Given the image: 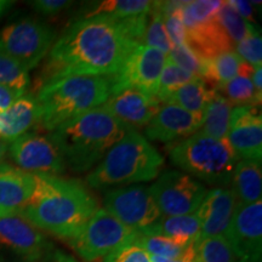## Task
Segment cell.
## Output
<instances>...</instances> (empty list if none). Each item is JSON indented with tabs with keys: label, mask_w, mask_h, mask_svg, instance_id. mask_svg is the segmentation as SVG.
Segmentation results:
<instances>
[{
	"label": "cell",
	"mask_w": 262,
	"mask_h": 262,
	"mask_svg": "<svg viewBox=\"0 0 262 262\" xmlns=\"http://www.w3.org/2000/svg\"><path fill=\"white\" fill-rule=\"evenodd\" d=\"M148 14L123 19L93 16L68 26L49 51L40 86L70 75L119 73L142 44Z\"/></svg>",
	"instance_id": "1"
},
{
	"label": "cell",
	"mask_w": 262,
	"mask_h": 262,
	"mask_svg": "<svg viewBox=\"0 0 262 262\" xmlns=\"http://www.w3.org/2000/svg\"><path fill=\"white\" fill-rule=\"evenodd\" d=\"M33 175L34 189L19 216L34 227L72 241L98 210L97 201L75 180Z\"/></svg>",
	"instance_id": "2"
},
{
	"label": "cell",
	"mask_w": 262,
	"mask_h": 262,
	"mask_svg": "<svg viewBox=\"0 0 262 262\" xmlns=\"http://www.w3.org/2000/svg\"><path fill=\"white\" fill-rule=\"evenodd\" d=\"M129 130L101 106L52 130L50 140L60 152L66 168L81 173L95 168Z\"/></svg>",
	"instance_id": "3"
},
{
	"label": "cell",
	"mask_w": 262,
	"mask_h": 262,
	"mask_svg": "<svg viewBox=\"0 0 262 262\" xmlns=\"http://www.w3.org/2000/svg\"><path fill=\"white\" fill-rule=\"evenodd\" d=\"M114 94V75H70L48 81L39 89L42 129L52 131L68 120L101 107Z\"/></svg>",
	"instance_id": "4"
},
{
	"label": "cell",
	"mask_w": 262,
	"mask_h": 262,
	"mask_svg": "<svg viewBox=\"0 0 262 262\" xmlns=\"http://www.w3.org/2000/svg\"><path fill=\"white\" fill-rule=\"evenodd\" d=\"M164 159L136 130H129L86 176L91 188L146 182L158 178Z\"/></svg>",
	"instance_id": "5"
},
{
	"label": "cell",
	"mask_w": 262,
	"mask_h": 262,
	"mask_svg": "<svg viewBox=\"0 0 262 262\" xmlns=\"http://www.w3.org/2000/svg\"><path fill=\"white\" fill-rule=\"evenodd\" d=\"M169 157L182 172L220 186L232 181L239 159L227 139H215L201 130L172 146Z\"/></svg>",
	"instance_id": "6"
},
{
	"label": "cell",
	"mask_w": 262,
	"mask_h": 262,
	"mask_svg": "<svg viewBox=\"0 0 262 262\" xmlns=\"http://www.w3.org/2000/svg\"><path fill=\"white\" fill-rule=\"evenodd\" d=\"M56 34L37 19H21L0 31V49L28 72L40 63L54 45Z\"/></svg>",
	"instance_id": "7"
},
{
	"label": "cell",
	"mask_w": 262,
	"mask_h": 262,
	"mask_svg": "<svg viewBox=\"0 0 262 262\" xmlns=\"http://www.w3.org/2000/svg\"><path fill=\"white\" fill-rule=\"evenodd\" d=\"M136 233L107 210L98 209L80 233L72 239V247L83 260L91 262L133 242Z\"/></svg>",
	"instance_id": "8"
},
{
	"label": "cell",
	"mask_w": 262,
	"mask_h": 262,
	"mask_svg": "<svg viewBox=\"0 0 262 262\" xmlns=\"http://www.w3.org/2000/svg\"><path fill=\"white\" fill-rule=\"evenodd\" d=\"M148 189L164 217L193 214L208 192L201 182L178 170L162 173Z\"/></svg>",
	"instance_id": "9"
},
{
	"label": "cell",
	"mask_w": 262,
	"mask_h": 262,
	"mask_svg": "<svg viewBox=\"0 0 262 262\" xmlns=\"http://www.w3.org/2000/svg\"><path fill=\"white\" fill-rule=\"evenodd\" d=\"M104 210L134 231L145 229L162 217L149 189L131 186L114 189L104 196Z\"/></svg>",
	"instance_id": "10"
},
{
	"label": "cell",
	"mask_w": 262,
	"mask_h": 262,
	"mask_svg": "<svg viewBox=\"0 0 262 262\" xmlns=\"http://www.w3.org/2000/svg\"><path fill=\"white\" fill-rule=\"evenodd\" d=\"M166 57L168 55L158 49L139 45L131 52L123 70L114 74V94L125 89H136L156 97Z\"/></svg>",
	"instance_id": "11"
},
{
	"label": "cell",
	"mask_w": 262,
	"mask_h": 262,
	"mask_svg": "<svg viewBox=\"0 0 262 262\" xmlns=\"http://www.w3.org/2000/svg\"><path fill=\"white\" fill-rule=\"evenodd\" d=\"M8 152L16 165L26 172L52 176L64 172L63 160L50 137L26 133L10 142Z\"/></svg>",
	"instance_id": "12"
},
{
	"label": "cell",
	"mask_w": 262,
	"mask_h": 262,
	"mask_svg": "<svg viewBox=\"0 0 262 262\" xmlns=\"http://www.w3.org/2000/svg\"><path fill=\"white\" fill-rule=\"evenodd\" d=\"M224 237L239 262H260L262 251V201L241 204Z\"/></svg>",
	"instance_id": "13"
},
{
	"label": "cell",
	"mask_w": 262,
	"mask_h": 262,
	"mask_svg": "<svg viewBox=\"0 0 262 262\" xmlns=\"http://www.w3.org/2000/svg\"><path fill=\"white\" fill-rule=\"evenodd\" d=\"M227 140L238 158L261 162L262 117L255 106H238L229 117Z\"/></svg>",
	"instance_id": "14"
},
{
	"label": "cell",
	"mask_w": 262,
	"mask_h": 262,
	"mask_svg": "<svg viewBox=\"0 0 262 262\" xmlns=\"http://www.w3.org/2000/svg\"><path fill=\"white\" fill-rule=\"evenodd\" d=\"M237 205L238 199L233 189L215 188L206 192L204 201L195 211L201 220V232L195 243L206 238L225 235Z\"/></svg>",
	"instance_id": "15"
},
{
	"label": "cell",
	"mask_w": 262,
	"mask_h": 262,
	"mask_svg": "<svg viewBox=\"0 0 262 262\" xmlns=\"http://www.w3.org/2000/svg\"><path fill=\"white\" fill-rule=\"evenodd\" d=\"M204 117L196 116L172 103H160L158 112L146 126L145 134L149 140L160 142L188 137L198 133Z\"/></svg>",
	"instance_id": "16"
},
{
	"label": "cell",
	"mask_w": 262,
	"mask_h": 262,
	"mask_svg": "<svg viewBox=\"0 0 262 262\" xmlns=\"http://www.w3.org/2000/svg\"><path fill=\"white\" fill-rule=\"evenodd\" d=\"M160 101L136 89H125L113 94L103 107L117 119L129 127L147 126L160 107Z\"/></svg>",
	"instance_id": "17"
},
{
	"label": "cell",
	"mask_w": 262,
	"mask_h": 262,
	"mask_svg": "<svg viewBox=\"0 0 262 262\" xmlns=\"http://www.w3.org/2000/svg\"><path fill=\"white\" fill-rule=\"evenodd\" d=\"M0 245L29 260L41 257L49 247L40 232L21 216L0 219Z\"/></svg>",
	"instance_id": "18"
},
{
	"label": "cell",
	"mask_w": 262,
	"mask_h": 262,
	"mask_svg": "<svg viewBox=\"0 0 262 262\" xmlns=\"http://www.w3.org/2000/svg\"><path fill=\"white\" fill-rule=\"evenodd\" d=\"M34 189V175L4 164L0 166V219L19 216Z\"/></svg>",
	"instance_id": "19"
},
{
	"label": "cell",
	"mask_w": 262,
	"mask_h": 262,
	"mask_svg": "<svg viewBox=\"0 0 262 262\" xmlns=\"http://www.w3.org/2000/svg\"><path fill=\"white\" fill-rule=\"evenodd\" d=\"M186 45L201 58L210 61L224 52L233 51L234 42L216 17L195 28L186 29Z\"/></svg>",
	"instance_id": "20"
},
{
	"label": "cell",
	"mask_w": 262,
	"mask_h": 262,
	"mask_svg": "<svg viewBox=\"0 0 262 262\" xmlns=\"http://www.w3.org/2000/svg\"><path fill=\"white\" fill-rule=\"evenodd\" d=\"M39 117L40 110L37 98L25 94L5 112L0 113V139L12 142L39 123Z\"/></svg>",
	"instance_id": "21"
},
{
	"label": "cell",
	"mask_w": 262,
	"mask_h": 262,
	"mask_svg": "<svg viewBox=\"0 0 262 262\" xmlns=\"http://www.w3.org/2000/svg\"><path fill=\"white\" fill-rule=\"evenodd\" d=\"M141 233L159 234L172 239L180 247L187 248L189 244L195 243L201 232V220L195 212L182 216L160 217L156 224L141 229Z\"/></svg>",
	"instance_id": "22"
},
{
	"label": "cell",
	"mask_w": 262,
	"mask_h": 262,
	"mask_svg": "<svg viewBox=\"0 0 262 262\" xmlns=\"http://www.w3.org/2000/svg\"><path fill=\"white\" fill-rule=\"evenodd\" d=\"M233 192L241 204H253L261 201L262 172L261 162L239 160L235 165L233 175Z\"/></svg>",
	"instance_id": "23"
},
{
	"label": "cell",
	"mask_w": 262,
	"mask_h": 262,
	"mask_svg": "<svg viewBox=\"0 0 262 262\" xmlns=\"http://www.w3.org/2000/svg\"><path fill=\"white\" fill-rule=\"evenodd\" d=\"M242 62L243 60L237 52H224L214 60L204 61L201 78L211 90L220 91L228 81L237 77Z\"/></svg>",
	"instance_id": "24"
},
{
	"label": "cell",
	"mask_w": 262,
	"mask_h": 262,
	"mask_svg": "<svg viewBox=\"0 0 262 262\" xmlns=\"http://www.w3.org/2000/svg\"><path fill=\"white\" fill-rule=\"evenodd\" d=\"M214 93L215 90H211L202 78H194L176 90L166 103L176 104L189 113L204 117L206 107Z\"/></svg>",
	"instance_id": "25"
},
{
	"label": "cell",
	"mask_w": 262,
	"mask_h": 262,
	"mask_svg": "<svg viewBox=\"0 0 262 262\" xmlns=\"http://www.w3.org/2000/svg\"><path fill=\"white\" fill-rule=\"evenodd\" d=\"M231 112L232 103L220 91H215L204 112L201 131L215 139H227Z\"/></svg>",
	"instance_id": "26"
},
{
	"label": "cell",
	"mask_w": 262,
	"mask_h": 262,
	"mask_svg": "<svg viewBox=\"0 0 262 262\" xmlns=\"http://www.w3.org/2000/svg\"><path fill=\"white\" fill-rule=\"evenodd\" d=\"M254 68L247 62H242L239 67L238 75L222 88L225 94L227 95V100L232 104L238 106H255L261 104V95H258L255 90L253 81Z\"/></svg>",
	"instance_id": "27"
},
{
	"label": "cell",
	"mask_w": 262,
	"mask_h": 262,
	"mask_svg": "<svg viewBox=\"0 0 262 262\" xmlns=\"http://www.w3.org/2000/svg\"><path fill=\"white\" fill-rule=\"evenodd\" d=\"M153 2L149 0H106L101 2L88 12L84 17L107 16V17L123 19L134 16L147 15L152 9Z\"/></svg>",
	"instance_id": "28"
},
{
	"label": "cell",
	"mask_w": 262,
	"mask_h": 262,
	"mask_svg": "<svg viewBox=\"0 0 262 262\" xmlns=\"http://www.w3.org/2000/svg\"><path fill=\"white\" fill-rule=\"evenodd\" d=\"M142 45L158 49L166 55L171 50L172 44L168 37V33H166L165 25H164L160 2H153L152 9L148 14V22H147L146 32L142 39Z\"/></svg>",
	"instance_id": "29"
},
{
	"label": "cell",
	"mask_w": 262,
	"mask_h": 262,
	"mask_svg": "<svg viewBox=\"0 0 262 262\" xmlns=\"http://www.w3.org/2000/svg\"><path fill=\"white\" fill-rule=\"evenodd\" d=\"M194 262H239L224 235L203 239L194 244Z\"/></svg>",
	"instance_id": "30"
},
{
	"label": "cell",
	"mask_w": 262,
	"mask_h": 262,
	"mask_svg": "<svg viewBox=\"0 0 262 262\" xmlns=\"http://www.w3.org/2000/svg\"><path fill=\"white\" fill-rule=\"evenodd\" d=\"M134 243L140 245L149 256L165 258H178L182 255L186 248L180 247L172 239L159 234H145L137 231Z\"/></svg>",
	"instance_id": "31"
},
{
	"label": "cell",
	"mask_w": 262,
	"mask_h": 262,
	"mask_svg": "<svg viewBox=\"0 0 262 262\" xmlns=\"http://www.w3.org/2000/svg\"><path fill=\"white\" fill-rule=\"evenodd\" d=\"M222 5H224V2H220V0L185 2L182 8V21L185 28H195L209 22L215 17Z\"/></svg>",
	"instance_id": "32"
},
{
	"label": "cell",
	"mask_w": 262,
	"mask_h": 262,
	"mask_svg": "<svg viewBox=\"0 0 262 262\" xmlns=\"http://www.w3.org/2000/svg\"><path fill=\"white\" fill-rule=\"evenodd\" d=\"M194 75H192L188 72L183 71L166 57V63L164 66L162 74L159 77L158 89H157L156 97L158 98L160 102H166L169 97L179 90L182 85L187 84L188 81L194 79Z\"/></svg>",
	"instance_id": "33"
},
{
	"label": "cell",
	"mask_w": 262,
	"mask_h": 262,
	"mask_svg": "<svg viewBox=\"0 0 262 262\" xmlns=\"http://www.w3.org/2000/svg\"><path fill=\"white\" fill-rule=\"evenodd\" d=\"M185 2H160L164 25L172 45L186 44V28L182 21Z\"/></svg>",
	"instance_id": "34"
},
{
	"label": "cell",
	"mask_w": 262,
	"mask_h": 262,
	"mask_svg": "<svg viewBox=\"0 0 262 262\" xmlns=\"http://www.w3.org/2000/svg\"><path fill=\"white\" fill-rule=\"evenodd\" d=\"M215 17L234 44H237L242 39L247 37L251 29L255 27V26L245 21L244 18H242L234 11V9L228 4V2H224V5L219 10Z\"/></svg>",
	"instance_id": "35"
},
{
	"label": "cell",
	"mask_w": 262,
	"mask_h": 262,
	"mask_svg": "<svg viewBox=\"0 0 262 262\" xmlns=\"http://www.w3.org/2000/svg\"><path fill=\"white\" fill-rule=\"evenodd\" d=\"M29 83L28 71L0 49V84L26 91Z\"/></svg>",
	"instance_id": "36"
},
{
	"label": "cell",
	"mask_w": 262,
	"mask_h": 262,
	"mask_svg": "<svg viewBox=\"0 0 262 262\" xmlns=\"http://www.w3.org/2000/svg\"><path fill=\"white\" fill-rule=\"evenodd\" d=\"M237 55L251 67L258 68L261 67L262 62V39L260 29L254 27L250 33L237 42Z\"/></svg>",
	"instance_id": "37"
},
{
	"label": "cell",
	"mask_w": 262,
	"mask_h": 262,
	"mask_svg": "<svg viewBox=\"0 0 262 262\" xmlns=\"http://www.w3.org/2000/svg\"><path fill=\"white\" fill-rule=\"evenodd\" d=\"M168 60L175 63L183 71L188 72L194 77L201 78L204 61H202L186 44L172 45L168 54Z\"/></svg>",
	"instance_id": "38"
},
{
	"label": "cell",
	"mask_w": 262,
	"mask_h": 262,
	"mask_svg": "<svg viewBox=\"0 0 262 262\" xmlns=\"http://www.w3.org/2000/svg\"><path fill=\"white\" fill-rule=\"evenodd\" d=\"M103 262H150V258L140 245L130 242L108 254Z\"/></svg>",
	"instance_id": "39"
},
{
	"label": "cell",
	"mask_w": 262,
	"mask_h": 262,
	"mask_svg": "<svg viewBox=\"0 0 262 262\" xmlns=\"http://www.w3.org/2000/svg\"><path fill=\"white\" fill-rule=\"evenodd\" d=\"M31 4L33 9L39 14L52 16L68 9L73 3L68 2V0H37V2H32Z\"/></svg>",
	"instance_id": "40"
},
{
	"label": "cell",
	"mask_w": 262,
	"mask_h": 262,
	"mask_svg": "<svg viewBox=\"0 0 262 262\" xmlns=\"http://www.w3.org/2000/svg\"><path fill=\"white\" fill-rule=\"evenodd\" d=\"M25 94L26 91L24 90H18L15 88L8 86V85L0 84V113L5 112Z\"/></svg>",
	"instance_id": "41"
},
{
	"label": "cell",
	"mask_w": 262,
	"mask_h": 262,
	"mask_svg": "<svg viewBox=\"0 0 262 262\" xmlns=\"http://www.w3.org/2000/svg\"><path fill=\"white\" fill-rule=\"evenodd\" d=\"M228 4L234 9V11L242 18H244L249 24L254 19V10L251 3L242 2V0H231V2H228Z\"/></svg>",
	"instance_id": "42"
},
{
	"label": "cell",
	"mask_w": 262,
	"mask_h": 262,
	"mask_svg": "<svg viewBox=\"0 0 262 262\" xmlns=\"http://www.w3.org/2000/svg\"><path fill=\"white\" fill-rule=\"evenodd\" d=\"M261 77H262L261 67L255 68L254 73H253V78H251V81H253V85H254L255 90H256V93L262 96V79H261Z\"/></svg>",
	"instance_id": "43"
},
{
	"label": "cell",
	"mask_w": 262,
	"mask_h": 262,
	"mask_svg": "<svg viewBox=\"0 0 262 262\" xmlns=\"http://www.w3.org/2000/svg\"><path fill=\"white\" fill-rule=\"evenodd\" d=\"M9 143L6 141L0 139V166L4 165V159L6 157V153H8Z\"/></svg>",
	"instance_id": "44"
},
{
	"label": "cell",
	"mask_w": 262,
	"mask_h": 262,
	"mask_svg": "<svg viewBox=\"0 0 262 262\" xmlns=\"http://www.w3.org/2000/svg\"><path fill=\"white\" fill-rule=\"evenodd\" d=\"M14 5V2H8V0H0V18L4 16L6 12Z\"/></svg>",
	"instance_id": "45"
}]
</instances>
